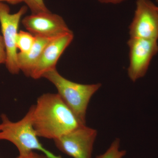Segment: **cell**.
Returning a JSON list of instances; mask_svg holds the SVG:
<instances>
[{"mask_svg":"<svg viewBox=\"0 0 158 158\" xmlns=\"http://www.w3.org/2000/svg\"><path fill=\"white\" fill-rule=\"evenodd\" d=\"M127 44L130 49L128 75L135 82L144 76L152 59L157 53V40L130 37Z\"/></svg>","mask_w":158,"mask_h":158,"instance_id":"8992f818","label":"cell"},{"mask_svg":"<svg viewBox=\"0 0 158 158\" xmlns=\"http://www.w3.org/2000/svg\"><path fill=\"white\" fill-rule=\"evenodd\" d=\"M16 158H49L44 154H40L34 152V151L23 155H19Z\"/></svg>","mask_w":158,"mask_h":158,"instance_id":"5bb4252c","label":"cell"},{"mask_svg":"<svg viewBox=\"0 0 158 158\" xmlns=\"http://www.w3.org/2000/svg\"><path fill=\"white\" fill-rule=\"evenodd\" d=\"M43 77L55 85L62 100L82 124L86 125V115L91 97L101 88V84L83 85L71 81L59 73L56 69Z\"/></svg>","mask_w":158,"mask_h":158,"instance_id":"3957f363","label":"cell"},{"mask_svg":"<svg viewBox=\"0 0 158 158\" xmlns=\"http://www.w3.org/2000/svg\"><path fill=\"white\" fill-rule=\"evenodd\" d=\"M24 2L27 7L30 9L32 14L48 12L49 10L47 8L44 0H21Z\"/></svg>","mask_w":158,"mask_h":158,"instance_id":"7c38bea8","label":"cell"},{"mask_svg":"<svg viewBox=\"0 0 158 158\" xmlns=\"http://www.w3.org/2000/svg\"><path fill=\"white\" fill-rule=\"evenodd\" d=\"M34 106L19 121L13 122L5 114L1 116L0 140H6L14 144L19 155L28 153L35 150L40 151L49 158H62L46 149L40 142L33 125Z\"/></svg>","mask_w":158,"mask_h":158,"instance_id":"7a4b0ae2","label":"cell"},{"mask_svg":"<svg viewBox=\"0 0 158 158\" xmlns=\"http://www.w3.org/2000/svg\"><path fill=\"white\" fill-rule=\"evenodd\" d=\"M100 2L102 3H111V4H117L122 2L126 0H98Z\"/></svg>","mask_w":158,"mask_h":158,"instance_id":"9a60e30c","label":"cell"},{"mask_svg":"<svg viewBox=\"0 0 158 158\" xmlns=\"http://www.w3.org/2000/svg\"><path fill=\"white\" fill-rule=\"evenodd\" d=\"M131 38L158 39V7L150 0H137L129 27Z\"/></svg>","mask_w":158,"mask_h":158,"instance_id":"52a82bcc","label":"cell"},{"mask_svg":"<svg viewBox=\"0 0 158 158\" xmlns=\"http://www.w3.org/2000/svg\"><path fill=\"white\" fill-rule=\"evenodd\" d=\"M33 106V125L38 137L54 140L84 125L58 93L42 94Z\"/></svg>","mask_w":158,"mask_h":158,"instance_id":"6da1fadb","label":"cell"},{"mask_svg":"<svg viewBox=\"0 0 158 158\" xmlns=\"http://www.w3.org/2000/svg\"><path fill=\"white\" fill-rule=\"evenodd\" d=\"M97 131L81 125L68 134L55 139L56 147L73 158H92Z\"/></svg>","mask_w":158,"mask_h":158,"instance_id":"5b68a950","label":"cell"},{"mask_svg":"<svg viewBox=\"0 0 158 158\" xmlns=\"http://www.w3.org/2000/svg\"><path fill=\"white\" fill-rule=\"evenodd\" d=\"M35 39V36L30 32L19 31L16 37V48L19 50V52L26 53L32 48Z\"/></svg>","mask_w":158,"mask_h":158,"instance_id":"8fae6325","label":"cell"},{"mask_svg":"<svg viewBox=\"0 0 158 158\" xmlns=\"http://www.w3.org/2000/svg\"><path fill=\"white\" fill-rule=\"evenodd\" d=\"M35 41L32 48L26 53L19 52L17 62L20 71H22L27 77H30L31 72L52 38L43 36H35Z\"/></svg>","mask_w":158,"mask_h":158,"instance_id":"30bf717a","label":"cell"},{"mask_svg":"<svg viewBox=\"0 0 158 158\" xmlns=\"http://www.w3.org/2000/svg\"><path fill=\"white\" fill-rule=\"evenodd\" d=\"M73 38V33L71 31L52 40L46 46L30 77L34 79H40L46 73L56 69L58 60Z\"/></svg>","mask_w":158,"mask_h":158,"instance_id":"9c48e42d","label":"cell"},{"mask_svg":"<svg viewBox=\"0 0 158 158\" xmlns=\"http://www.w3.org/2000/svg\"><path fill=\"white\" fill-rule=\"evenodd\" d=\"M22 23L34 36L54 38L72 31L61 16L50 11L26 16Z\"/></svg>","mask_w":158,"mask_h":158,"instance_id":"ba28073f","label":"cell"},{"mask_svg":"<svg viewBox=\"0 0 158 158\" xmlns=\"http://www.w3.org/2000/svg\"><path fill=\"white\" fill-rule=\"evenodd\" d=\"M27 9V6H23L17 12L11 14L9 6L0 2V23L7 52L5 64L12 74H17L20 71L17 62L16 39L21 19Z\"/></svg>","mask_w":158,"mask_h":158,"instance_id":"277c9868","label":"cell"},{"mask_svg":"<svg viewBox=\"0 0 158 158\" xmlns=\"http://www.w3.org/2000/svg\"><path fill=\"white\" fill-rule=\"evenodd\" d=\"M6 2L11 5H17L22 2L21 0H0V2Z\"/></svg>","mask_w":158,"mask_h":158,"instance_id":"2e32d148","label":"cell"},{"mask_svg":"<svg viewBox=\"0 0 158 158\" xmlns=\"http://www.w3.org/2000/svg\"><path fill=\"white\" fill-rule=\"evenodd\" d=\"M7 59V52L3 36L0 35V65L5 64Z\"/></svg>","mask_w":158,"mask_h":158,"instance_id":"4fadbf2b","label":"cell"}]
</instances>
